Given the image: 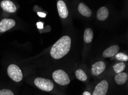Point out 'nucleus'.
<instances>
[{"mask_svg": "<svg viewBox=\"0 0 128 95\" xmlns=\"http://www.w3.org/2000/svg\"><path fill=\"white\" fill-rule=\"evenodd\" d=\"M71 46V38L67 35L62 36L52 46L50 54L54 59H61L68 53Z\"/></svg>", "mask_w": 128, "mask_h": 95, "instance_id": "f257e3e1", "label": "nucleus"}, {"mask_svg": "<svg viewBox=\"0 0 128 95\" xmlns=\"http://www.w3.org/2000/svg\"><path fill=\"white\" fill-rule=\"evenodd\" d=\"M52 77L55 82L60 86H67L70 83L68 75L62 69L54 71L52 73Z\"/></svg>", "mask_w": 128, "mask_h": 95, "instance_id": "f03ea898", "label": "nucleus"}, {"mask_svg": "<svg viewBox=\"0 0 128 95\" xmlns=\"http://www.w3.org/2000/svg\"><path fill=\"white\" fill-rule=\"evenodd\" d=\"M34 83L38 89L46 92H50L54 87V83L51 80L42 77H37L34 81Z\"/></svg>", "mask_w": 128, "mask_h": 95, "instance_id": "7ed1b4c3", "label": "nucleus"}, {"mask_svg": "<svg viewBox=\"0 0 128 95\" xmlns=\"http://www.w3.org/2000/svg\"><path fill=\"white\" fill-rule=\"evenodd\" d=\"M8 75L16 82H20L22 79V73L21 69L16 64H10L8 67Z\"/></svg>", "mask_w": 128, "mask_h": 95, "instance_id": "20e7f679", "label": "nucleus"}, {"mask_svg": "<svg viewBox=\"0 0 128 95\" xmlns=\"http://www.w3.org/2000/svg\"><path fill=\"white\" fill-rule=\"evenodd\" d=\"M108 89V83L106 80L100 81L95 88L92 95H106Z\"/></svg>", "mask_w": 128, "mask_h": 95, "instance_id": "39448f33", "label": "nucleus"}, {"mask_svg": "<svg viewBox=\"0 0 128 95\" xmlns=\"http://www.w3.org/2000/svg\"><path fill=\"white\" fill-rule=\"evenodd\" d=\"M14 19L5 18L0 21V32H4L10 30L15 26Z\"/></svg>", "mask_w": 128, "mask_h": 95, "instance_id": "423d86ee", "label": "nucleus"}, {"mask_svg": "<svg viewBox=\"0 0 128 95\" xmlns=\"http://www.w3.org/2000/svg\"><path fill=\"white\" fill-rule=\"evenodd\" d=\"M106 65L104 62L99 61L92 65V73L94 76H98L104 71Z\"/></svg>", "mask_w": 128, "mask_h": 95, "instance_id": "0eeeda50", "label": "nucleus"}, {"mask_svg": "<svg viewBox=\"0 0 128 95\" xmlns=\"http://www.w3.org/2000/svg\"><path fill=\"white\" fill-rule=\"evenodd\" d=\"M57 6L60 17L63 19L66 18L68 15V10L64 2L62 0H60L58 2Z\"/></svg>", "mask_w": 128, "mask_h": 95, "instance_id": "6e6552de", "label": "nucleus"}, {"mask_svg": "<svg viewBox=\"0 0 128 95\" xmlns=\"http://www.w3.org/2000/svg\"><path fill=\"white\" fill-rule=\"evenodd\" d=\"M0 5H1V8L7 12L14 13L17 10V7L16 5L10 0H4L1 1Z\"/></svg>", "mask_w": 128, "mask_h": 95, "instance_id": "1a4fd4ad", "label": "nucleus"}, {"mask_svg": "<svg viewBox=\"0 0 128 95\" xmlns=\"http://www.w3.org/2000/svg\"><path fill=\"white\" fill-rule=\"evenodd\" d=\"M120 50V47L118 45H113L108 48L104 50L103 53V57L104 58H111L116 55Z\"/></svg>", "mask_w": 128, "mask_h": 95, "instance_id": "9d476101", "label": "nucleus"}, {"mask_svg": "<svg viewBox=\"0 0 128 95\" xmlns=\"http://www.w3.org/2000/svg\"><path fill=\"white\" fill-rule=\"evenodd\" d=\"M109 12H108V9L106 7L103 6L100 7L98 9L96 14L97 19L100 21H104L108 18Z\"/></svg>", "mask_w": 128, "mask_h": 95, "instance_id": "9b49d317", "label": "nucleus"}, {"mask_svg": "<svg viewBox=\"0 0 128 95\" xmlns=\"http://www.w3.org/2000/svg\"><path fill=\"white\" fill-rule=\"evenodd\" d=\"M79 12L83 16L90 17L92 14V10L87 6L84 3H80L78 6Z\"/></svg>", "mask_w": 128, "mask_h": 95, "instance_id": "f8f14e48", "label": "nucleus"}, {"mask_svg": "<svg viewBox=\"0 0 128 95\" xmlns=\"http://www.w3.org/2000/svg\"><path fill=\"white\" fill-rule=\"evenodd\" d=\"M128 79V73L126 72H122L120 73H117L114 77L116 83L118 85H122L124 84L126 82Z\"/></svg>", "mask_w": 128, "mask_h": 95, "instance_id": "ddd939ff", "label": "nucleus"}, {"mask_svg": "<svg viewBox=\"0 0 128 95\" xmlns=\"http://www.w3.org/2000/svg\"><path fill=\"white\" fill-rule=\"evenodd\" d=\"M93 36H94V34H93V32L92 29L90 28H87L86 29L84 32V36H83V39H84V41L85 43H89L92 42Z\"/></svg>", "mask_w": 128, "mask_h": 95, "instance_id": "4468645a", "label": "nucleus"}, {"mask_svg": "<svg viewBox=\"0 0 128 95\" xmlns=\"http://www.w3.org/2000/svg\"><path fill=\"white\" fill-rule=\"evenodd\" d=\"M75 75H76V78L80 81H85L87 79V75L82 69H77L75 72Z\"/></svg>", "mask_w": 128, "mask_h": 95, "instance_id": "2eb2a0df", "label": "nucleus"}, {"mask_svg": "<svg viewBox=\"0 0 128 95\" xmlns=\"http://www.w3.org/2000/svg\"><path fill=\"white\" fill-rule=\"evenodd\" d=\"M126 65L125 63L123 62H120V63H116L113 65L114 71L116 72V73H120L125 70Z\"/></svg>", "mask_w": 128, "mask_h": 95, "instance_id": "dca6fc26", "label": "nucleus"}, {"mask_svg": "<svg viewBox=\"0 0 128 95\" xmlns=\"http://www.w3.org/2000/svg\"><path fill=\"white\" fill-rule=\"evenodd\" d=\"M116 58L118 61H122V62H126L128 61V57L125 54L122 53V52H118L116 54Z\"/></svg>", "mask_w": 128, "mask_h": 95, "instance_id": "f3484780", "label": "nucleus"}, {"mask_svg": "<svg viewBox=\"0 0 128 95\" xmlns=\"http://www.w3.org/2000/svg\"><path fill=\"white\" fill-rule=\"evenodd\" d=\"M0 95H14L13 92L8 89H3L0 90Z\"/></svg>", "mask_w": 128, "mask_h": 95, "instance_id": "a211bd4d", "label": "nucleus"}, {"mask_svg": "<svg viewBox=\"0 0 128 95\" xmlns=\"http://www.w3.org/2000/svg\"><path fill=\"white\" fill-rule=\"evenodd\" d=\"M37 26L38 28L40 29H42L43 28V24L42 22H38L37 23Z\"/></svg>", "mask_w": 128, "mask_h": 95, "instance_id": "6ab92c4d", "label": "nucleus"}, {"mask_svg": "<svg viewBox=\"0 0 128 95\" xmlns=\"http://www.w3.org/2000/svg\"><path fill=\"white\" fill-rule=\"evenodd\" d=\"M38 16H39V17H43V18H44V17L46 16V14H45V13H42V12H38Z\"/></svg>", "mask_w": 128, "mask_h": 95, "instance_id": "aec40b11", "label": "nucleus"}, {"mask_svg": "<svg viewBox=\"0 0 128 95\" xmlns=\"http://www.w3.org/2000/svg\"><path fill=\"white\" fill-rule=\"evenodd\" d=\"M83 95H91L90 93L88 92V91H85V92H83Z\"/></svg>", "mask_w": 128, "mask_h": 95, "instance_id": "412c9836", "label": "nucleus"}]
</instances>
